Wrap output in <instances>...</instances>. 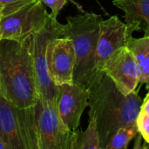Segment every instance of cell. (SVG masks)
I'll list each match as a JSON object with an SVG mask.
<instances>
[{
	"label": "cell",
	"instance_id": "obj_10",
	"mask_svg": "<svg viewBox=\"0 0 149 149\" xmlns=\"http://www.w3.org/2000/svg\"><path fill=\"white\" fill-rule=\"evenodd\" d=\"M47 62L51 78L56 86L73 83L75 54L71 38L54 36L48 45Z\"/></svg>",
	"mask_w": 149,
	"mask_h": 149
},
{
	"label": "cell",
	"instance_id": "obj_4",
	"mask_svg": "<svg viewBox=\"0 0 149 149\" xmlns=\"http://www.w3.org/2000/svg\"><path fill=\"white\" fill-rule=\"evenodd\" d=\"M0 136L6 149H39L35 106L19 108L0 95Z\"/></svg>",
	"mask_w": 149,
	"mask_h": 149
},
{
	"label": "cell",
	"instance_id": "obj_12",
	"mask_svg": "<svg viewBox=\"0 0 149 149\" xmlns=\"http://www.w3.org/2000/svg\"><path fill=\"white\" fill-rule=\"evenodd\" d=\"M113 4L125 12L128 33L142 31L144 37L149 36V0H113Z\"/></svg>",
	"mask_w": 149,
	"mask_h": 149
},
{
	"label": "cell",
	"instance_id": "obj_6",
	"mask_svg": "<svg viewBox=\"0 0 149 149\" xmlns=\"http://www.w3.org/2000/svg\"><path fill=\"white\" fill-rule=\"evenodd\" d=\"M56 35L58 34L54 28L53 18L51 17L48 24L29 38L39 99L52 103H56L58 86L51 78L47 62V48L50 41Z\"/></svg>",
	"mask_w": 149,
	"mask_h": 149
},
{
	"label": "cell",
	"instance_id": "obj_5",
	"mask_svg": "<svg viewBox=\"0 0 149 149\" xmlns=\"http://www.w3.org/2000/svg\"><path fill=\"white\" fill-rule=\"evenodd\" d=\"M51 19L40 0H34L0 18V40L24 42L45 28Z\"/></svg>",
	"mask_w": 149,
	"mask_h": 149
},
{
	"label": "cell",
	"instance_id": "obj_13",
	"mask_svg": "<svg viewBox=\"0 0 149 149\" xmlns=\"http://www.w3.org/2000/svg\"><path fill=\"white\" fill-rule=\"evenodd\" d=\"M127 46L132 52L140 68V83L144 84L149 91V36L141 38L131 36Z\"/></svg>",
	"mask_w": 149,
	"mask_h": 149
},
{
	"label": "cell",
	"instance_id": "obj_23",
	"mask_svg": "<svg viewBox=\"0 0 149 149\" xmlns=\"http://www.w3.org/2000/svg\"><path fill=\"white\" fill-rule=\"evenodd\" d=\"M148 149H149V147H148Z\"/></svg>",
	"mask_w": 149,
	"mask_h": 149
},
{
	"label": "cell",
	"instance_id": "obj_9",
	"mask_svg": "<svg viewBox=\"0 0 149 149\" xmlns=\"http://www.w3.org/2000/svg\"><path fill=\"white\" fill-rule=\"evenodd\" d=\"M88 89L83 86L75 83L58 86L56 110L60 120L70 131L79 129L81 116L88 107Z\"/></svg>",
	"mask_w": 149,
	"mask_h": 149
},
{
	"label": "cell",
	"instance_id": "obj_19",
	"mask_svg": "<svg viewBox=\"0 0 149 149\" xmlns=\"http://www.w3.org/2000/svg\"><path fill=\"white\" fill-rule=\"evenodd\" d=\"M134 149H148L147 143L143 142V138L140 134L136 135V140L134 145Z\"/></svg>",
	"mask_w": 149,
	"mask_h": 149
},
{
	"label": "cell",
	"instance_id": "obj_1",
	"mask_svg": "<svg viewBox=\"0 0 149 149\" xmlns=\"http://www.w3.org/2000/svg\"><path fill=\"white\" fill-rule=\"evenodd\" d=\"M88 92L89 119L95 123L100 148L105 149L118 130L136 121L141 100L137 91L123 94L105 73L93 81Z\"/></svg>",
	"mask_w": 149,
	"mask_h": 149
},
{
	"label": "cell",
	"instance_id": "obj_8",
	"mask_svg": "<svg viewBox=\"0 0 149 149\" xmlns=\"http://www.w3.org/2000/svg\"><path fill=\"white\" fill-rule=\"evenodd\" d=\"M102 72L108 76L125 95L136 91L141 72L132 52L127 46L118 50L105 64Z\"/></svg>",
	"mask_w": 149,
	"mask_h": 149
},
{
	"label": "cell",
	"instance_id": "obj_11",
	"mask_svg": "<svg viewBox=\"0 0 149 149\" xmlns=\"http://www.w3.org/2000/svg\"><path fill=\"white\" fill-rule=\"evenodd\" d=\"M127 26L117 16L100 22V36L96 48V71L103 73L107 61L120 48L127 46L128 38Z\"/></svg>",
	"mask_w": 149,
	"mask_h": 149
},
{
	"label": "cell",
	"instance_id": "obj_3",
	"mask_svg": "<svg viewBox=\"0 0 149 149\" xmlns=\"http://www.w3.org/2000/svg\"><path fill=\"white\" fill-rule=\"evenodd\" d=\"M102 16L86 12L66 17V24L53 19L54 28L59 37L71 38L75 54L73 83L89 88L102 73L96 71V48L100 36Z\"/></svg>",
	"mask_w": 149,
	"mask_h": 149
},
{
	"label": "cell",
	"instance_id": "obj_20",
	"mask_svg": "<svg viewBox=\"0 0 149 149\" xmlns=\"http://www.w3.org/2000/svg\"><path fill=\"white\" fill-rule=\"evenodd\" d=\"M141 111L144 112L145 113H147L149 116V92L147 94V96L145 97L144 100L141 102Z\"/></svg>",
	"mask_w": 149,
	"mask_h": 149
},
{
	"label": "cell",
	"instance_id": "obj_21",
	"mask_svg": "<svg viewBox=\"0 0 149 149\" xmlns=\"http://www.w3.org/2000/svg\"><path fill=\"white\" fill-rule=\"evenodd\" d=\"M0 149H6V147H5V145H4V143H3V141L1 136H0Z\"/></svg>",
	"mask_w": 149,
	"mask_h": 149
},
{
	"label": "cell",
	"instance_id": "obj_17",
	"mask_svg": "<svg viewBox=\"0 0 149 149\" xmlns=\"http://www.w3.org/2000/svg\"><path fill=\"white\" fill-rule=\"evenodd\" d=\"M33 1L34 0H0V7L3 10V16L12 13Z\"/></svg>",
	"mask_w": 149,
	"mask_h": 149
},
{
	"label": "cell",
	"instance_id": "obj_7",
	"mask_svg": "<svg viewBox=\"0 0 149 149\" xmlns=\"http://www.w3.org/2000/svg\"><path fill=\"white\" fill-rule=\"evenodd\" d=\"M35 109L39 149H72L76 131H70L62 123L56 103L38 99Z\"/></svg>",
	"mask_w": 149,
	"mask_h": 149
},
{
	"label": "cell",
	"instance_id": "obj_2",
	"mask_svg": "<svg viewBox=\"0 0 149 149\" xmlns=\"http://www.w3.org/2000/svg\"><path fill=\"white\" fill-rule=\"evenodd\" d=\"M0 95L19 108L37 104L39 94L29 39L0 40Z\"/></svg>",
	"mask_w": 149,
	"mask_h": 149
},
{
	"label": "cell",
	"instance_id": "obj_16",
	"mask_svg": "<svg viewBox=\"0 0 149 149\" xmlns=\"http://www.w3.org/2000/svg\"><path fill=\"white\" fill-rule=\"evenodd\" d=\"M135 122L139 134L142 136L145 142L149 144V116L144 112L141 111Z\"/></svg>",
	"mask_w": 149,
	"mask_h": 149
},
{
	"label": "cell",
	"instance_id": "obj_22",
	"mask_svg": "<svg viewBox=\"0 0 149 149\" xmlns=\"http://www.w3.org/2000/svg\"><path fill=\"white\" fill-rule=\"evenodd\" d=\"M2 16H3V10H2V8L0 7V18L2 17Z\"/></svg>",
	"mask_w": 149,
	"mask_h": 149
},
{
	"label": "cell",
	"instance_id": "obj_15",
	"mask_svg": "<svg viewBox=\"0 0 149 149\" xmlns=\"http://www.w3.org/2000/svg\"><path fill=\"white\" fill-rule=\"evenodd\" d=\"M138 134L136 122L127 125L117 131L105 149H127L128 143Z\"/></svg>",
	"mask_w": 149,
	"mask_h": 149
},
{
	"label": "cell",
	"instance_id": "obj_14",
	"mask_svg": "<svg viewBox=\"0 0 149 149\" xmlns=\"http://www.w3.org/2000/svg\"><path fill=\"white\" fill-rule=\"evenodd\" d=\"M72 149H100L96 126L92 119L85 131L78 129L75 132Z\"/></svg>",
	"mask_w": 149,
	"mask_h": 149
},
{
	"label": "cell",
	"instance_id": "obj_18",
	"mask_svg": "<svg viewBox=\"0 0 149 149\" xmlns=\"http://www.w3.org/2000/svg\"><path fill=\"white\" fill-rule=\"evenodd\" d=\"M40 2L45 6H47L51 9V17L53 19H57L59 12L65 6L67 0H40Z\"/></svg>",
	"mask_w": 149,
	"mask_h": 149
}]
</instances>
